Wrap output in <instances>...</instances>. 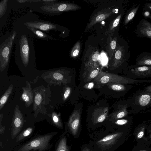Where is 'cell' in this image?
Returning <instances> with one entry per match:
<instances>
[{"label": "cell", "mask_w": 151, "mask_h": 151, "mask_svg": "<svg viewBox=\"0 0 151 151\" xmlns=\"http://www.w3.org/2000/svg\"><path fill=\"white\" fill-rule=\"evenodd\" d=\"M24 25L27 27L36 29L42 31L48 32L56 30L58 29L56 24L42 21H34L26 22Z\"/></svg>", "instance_id": "9"}, {"label": "cell", "mask_w": 151, "mask_h": 151, "mask_svg": "<svg viewBox=\"0 0 151 151\" xmlns=\"http://www.w3.org/2000/svg\"><path fill=\"white\" fill-rule=\"evenodd\" d=\"M32 131L33 129L32 127L28 128L19 135L17 137V141L19 142L28 136L32 133Z\"/></svg>", "instance_id": "27"}, {"label": "cell", "mask_w": 151, "mask_h": 151, "mask_svg": "<svg viewBox=\"0 0 151 151\" xmlns=\"http://www.w3.org/2000/svg\"><path fill=\"white\" fill-rule=\"evenodd\" d=\"M5 129V127H3L2 126L1 127V126L0 127V134H1L2 133H3V132H4V130Z\"/></svg>", "instance_id": "41"}, {"label": "cell", "mask_w": 151, "mask_h": 151, "mask_svg": "<svg viewBox=\"0 0 151 151\" xmlns=\"http://www.w3.org/2000/svg\"><path fill=\"white\" fill-rule=\"evenodd\" d=\"M128 114L126 107L124 106L117 111L113 114V118L117 119L126 116Z\"/></svg>", "instance_id": "23"}, {"label": "cell", "mask_w": 151, "mask_h": 151, "mask_svg": "<svg viewBox=\"0 0 151 151\" xmlns=\"http://www.w3.org/2000/svg\"><path fill=\"white\" fill-rule=\"evenodd\" d=\"M81 7L70 3L55 2L46 4L41 6L40 9L43 11L51 14H58L62 12L76 10L79 9Z\"/></svg>", "instance_id": "5"}, {"label": "cell", "mask_w": 151, "mask_h": 151, "mask_svg": "<svg viewBox=\"0 0 151 151\" xmlns=\"http://www.w3.org/2000/svg\"><path fill=\"white\" fill-rule=\"evenodd\" d=\"M24 123V118L19 106L16 105L14 111L12 124L11 135L12 139L15 138L21 129Z\"/></svg>", "instance_id": "7"}, {"label": "cell", "mask_w": 151, "mask_h": 151, "mask_svg": "<svg viewBox=\"0 0 151 151\" xmlns=\"http://www.w3.org/2000/svg\"><path fill=\"white\" fill-rule=\"evenodd\" d=\"M93 86L94 83L93 82H91L88 84L87 87L89 89H91L93 88Z\"/></svg>", "instance_id": "40"}, {"label": "cell", "mask_w": 151, "mask_h": 151, "mask_svg": "<svg viewBox=\"0 0 151 151\" xmlns=\"http://www.w3.org/2000/svg\"><path fill=\"white\" fill-rule=\"evenodd\" d=\"M56 151H68L65 137H62L60 139Z\"/></svg>", "instance_id": "24"}, {"label": "cell", "mask_w": 151, "mask_h": 151, "mask_svg": "<svg viewBox=\"0 0 151 151\" xmlns=\"http://www.w3.org/2000/svg\"><path fill=\"white\" fill-rule=\"evenodd\" d=\"M127 44H117L113 58V66L119 67L127 64L130 56Z\"/></svg>", "instance_id": "6"}, {"label": "cell", "mask_w": 151, "mask_h": 151, "mask_svg": "<svg viewBox=\"0 0 151 151\" xmlns=\"http://www.w3.org/2000/svg\"><path fill=\"white\" fill-rule=\"evenodd\" d=\"M142 15L145 18L149 17L150 15V12L147 11H145L142 13Z\"/></svg>", "instance_id": "38"}, {"label": "cell", "mask_w": 151, "mask_h": 151, "mask_svg": "<svg viewBox=\"0 0 151 151\" xmlns=\"http://www.w3.org/2000/svg\"><path fill=\"white\" fill-rule=\"evenodd\" d=\"M108 110L107 107L99 108L95 110L92 116L93 123L96 124L103 122L107 116Z\"/></svg>", "instance_id": "15"}, {"label": "cell", "mask_w": 151, "mask_h": 151, "mask_svg": "<svg viewBox=\"0 0 151 151\" xmlns=\"http://www.w3.org/2000/svg\"><path fill=\"white\" fill-rule=\"evenodd\" d=\"M70 92V88L68 87L64 93L63 95V100L65 101L69 96Z\"/></svg>", "instance_id": "34"}, {"label": "cell", "mask_w": 151, "mask_h": 151, "mask_svg": "<svg viewBox=\"0 0 151 151\" xmlns=\"http://www.w3.org/2000/svg\"><path fill=\"white\" fill-rule=\"evenodd\" d=\"M26 27L32 33L31 34H32L36 38L46 40L53 39L52 37L43 32L42 31L34 28Z\"/></svg>", "instance_id": "18"}, {"label": "cell", "mask_w": 151, "mask_h": 151, "mask_svg": "<svg viewBox=\"0 0 151 151\" xmlns=\"http://www.w3.org/2000/svg\"><path fill=\"white\" fill-rule=\"evenodd\" d=\"M144 90L146 92L151 93V85L145 87L144 89Z\"/></svg>", "instance_id": "39"}, {"label": "cell", "mask_w": 151, "mask_h": 151, "mask_svg": "<svg viewBox=\"0 0 151 151\" xmlns=\"http://www.w3.org/2000/svg\"><path fill=\"white\" fill-rule=\"evenodd\" d=\"M112 13V9L110 8L104 9L97 12L91 18L87 26V28H89L95 24L106 19Z\"/></svg>", "instance_id": "13"}, {"label": "cell", "mask_w": 151, "mask_h": 151, "mask_svg": "<svg viewBox=\"0 0 151 151\" xmlns=\"http://www.w3.org/2000/svg\"><path fill=\"white\" fill-rule=\"evenodd\" d=\"M13 88V84H11L2 96L0 100V109L5 105L8 99L11 94Z\"/></svg>", "instance_id": "20"}, {"label": "cell", "mask_w": 151, "mask_h": 151, "mask_svg": "<svg viewBox=\"0 0 151 151\" xmlns=\"http://www.w3.org/2000/svg\"><path fill=\"white\" fill-rule=\"evenodd\" d=\"M23 92L22 98L25 102L26 105L29 106L33 101V96L30 83L27 81L25 87H22Z\"/></svg>", "instance_id": "16"}, {"label": "cell", "mask_w": 151, "mask_h": 151, "mask_svg": "<svg viewBox=\"0 0 151 151\" xmlns=\"http://www.w3.org/2000/svg\"><path fill=\"white\" fill-rule=\"evenodd\" d=\"M140 5L139 4L136 7L131 9L127 15L124 22L125 25H126L134 18L139 7Z\"/></svg>", "instance_id": "22"}, {"label": "cell", "mask_w": 151, "mask_h": 151, "mask_svg": "<svg viewBox=\"0 0 151 151\" xmlns=\"http://www.w3.org/2000/svg\"><path fill=\"white\" fill-rule=\"evenodd\" d=\"M100 58V55L98 51H97L94 52L91 57V59L92 61H96L99 60Z\"/></svg>", "instance_id": "32"}, {"label": "cell", "mask_w": 151, "mask_h": 151, "mask_svg": "<svg viewBox=\"0 0 151 151\" xmlns=\"http://www.w3.org/2000/svg\"><path fill=\"white\" fill-rule=\"evenodd\" d=\"M7 1V0H4L1 1L0 2V16L1 18L5 13Z\"/></svg>", "instance_id": "31"}, {"label": "cell", "mask_w": 151, "mask_h": 151, "mask_svg": "<svg viewBox=\"0 0 151 151\" xmlns=\"http://www.w3.org/2000/svg\"><path fill=\"white\" fill-rule=\"evenodd\" d=\"M82 151H90V150L87 147H86L84 148L82 150Z\"/></svg>", "instance_id": "42"}, {"label": "cell", "mask_w": 151, "mask_h": 151, "mask_svg": "<svg viewBox=\"0 0 151 151\" xmlns=\"http://www.w3.org/2000/svg\"><path fill=\"white\" fill-rule=\"evenodd\" d=\"M117 37H115L110 42L108 47V52L110 57L113 55L115 52L116 46Z\"/></svg>", "instance_id": "26"}, {"label": "cell", "mask_w": 151, "mask_h": 151, "mask_svg": "<svg viewBox=\"0 0 151 151\" xmlns=\"http://www.w3.org/2000/svg\"><path fill=\"white\" fill-rule=\"evenodd\" d=\"M98 70L95 69L92 71L90 74V77L91 78H95L98 75Z\"/></svg>", "instance_id": "37"}, {"label": "cell", "mask_w": 151, "mask_h": 151, "mask_svg": "<svg viewBox=\"0 0 151 151\" xmlns=\"http://www.w3.org/2000/svg\"><path fill=\"white\" fill-rule=\"evenodd\" d=\"M111 88L113 90L118 91H122L125 90L126 89L125 86L123 84L115 83L111 85Z\"/></svg>", "instance_id": "30"}, {"label": "cell", "mask_w": 151, "mask_h": 151, "mask_svg": "<svg viewBox=\"0 0 151 151\" xmlns=\"http://www.w3.org/2000/svg\"><path fill=\"white\" fill-rule=\"evenodd\" d=\"M147 1H151V0H147Z\"/></svg>", "instance_id": "44"}, {"label": "cell", "mask_w": 151, "mask_h": 151, "mask_svg": "<svg viewBox=\"0 0 151 151\" xmlns=\"http://www.w3.org/2000/svg\"><path fill=\"white\" fill-rule=\"evenodd\" d=\"M56 132H53L38 137L20 147L18 151H44L51 147L50 142Z\"/></svg>", "instance_id": "2"}, {"label": "cell", "mask_w": 151, "mask_h": 151, "mask_svg": "<svg viewBox=\"0 0 151 151\" xmlns=\"http://www.w3.org/2000/svg\"><path fill=\"white\" fill-rule=\"evenodd\" d=\"M27 29L26 27L18 31L14 42L16 61L20 62L25 67H27L32 60L35 59L32 35Z\"/></svg>", "instance_id": "1"}, {"label": "cell", "mask_w": 151, "mask_h": 151, "mask_svg": "<svg viewBox=\"0 0 151 151\" xmlns=\"http://www.w3.org/2000/svg\"><path fill=\"white\" fill-rule=\"evenodd\" d=\"M127 122L128 121L127 120L122 119L117 120L115 123L117 124L121 125L126 124Z\"/></svg>", "instance_id": "36"}, {"label": "cell", "mask_w": 151, "mask_h": 151, "mask_svg": "<svg viewBox=\"0 0 151 151\" xmlns=\"http://www.w3.org/2000/svg\"><path fill=\"white\" fill-rule=\"evenodd\" d=\"M144 127H141L137 134V137L138 139H140L143 137L144 134Z\"/></svg>", "instance_id": "33"}, {"label": "cell", "mask_w": 151, "mask_h": 151, "mask_svg": "<svg viewBox=\"0 0 151 151\" xmlns=\"http://www.w3.org/2000/svg\"><path fill=\"white\" fill-rule=\"evenodd\" d=\"M135 65L137 66H151V53L143 52L137 57Z\"/></svg>", "instance_id": "17"}, {"label": "cell", "mask_w": 151, "mask_h": 151, "mask_svg": "<svg viewBox=\"0 0 151 151\" xmlns=\"http://www.w3.org/2000/svg\"><path fill=\"white\" fill-rule=\"evenodd\" d=\"M81 50V43L79 41H78L75 45L71 50L70 55L75 58L77 57L79 54Z\"/></svg>", "instance_id": "25"}, {"label": "cell", "mask_w": 151, "mask_h": 151, "mask_svg": "<svg viewBox=\"0 0 151 151\" xmlns=\"http://www.w3.org/2000/svg\"><path fill=\"white\" fill-rule=\"evenodd\" d=\"M135 33L139 37L151 40V23L145 19H142L137 25Z\"/></svg>", "instance_id": "10"}, {"label": "cell", "mask_w": 151, "mask_h": 151, "mask_svg": "<svg viewBox=\"0 0 151 151\" xmlns=\"http://www.w3.org/2000/svg\"><path fill=\"white\" fill-rule=\"evenodd\" d=\"M150 19H151V15H150L149 17Z\"/></svg>", "instance_id": "43"}, {"label": "cell", "mask_w": 151, "mask_h": 151, "mask_svg": "<svg viewBox=\"0 0 151 151\" xmlns=\"http://www.w3.org/2000/svg\"><path fill=\"white\" fill-rule=\"evenodd\" d=\"M42 94L39 92L36 93L34 99V109L36 110L38 107L40 106L42 99Z\"/></svg>", "instance_id": "28"}, {"label": "cell", "mask_w": 151, "mask_h": 151, "mask_svg": "<svg viewBox=\"0 0 151 151\" xmlns=\"http://www.w3.org/2000/svg\"><path fill=\"white\" fill-rule=\"evenodd\" d=\"M52 117L53 123L56 126L60 128L63 127L61 121L58 115L55 112H53L52 114Z\"/></svg>", "instance_id": "29"}, {"label": "cell", "mask_w": 151, "mask_h": 151, "mask_svg": "<svg viewBox=\"0 0 151 151\" xmlns=\"http://www.w3.org/2000/svg\"><path fill=\"white\" fill-rule=\"evenodd\" d=\"M151 93L147 92L141 95L138 99L139 105L142 106L147 105L151 101Z\"/></svg>", "instance_id": "19"}, {"label": "cell", "mask_w": 151, "mask_h": 151, "mask_svg": "<svg viewBox=\"0 0 151 151\" xmlns=\"http://www.w3.org/2000/svg\"><path fill=\"white\" fill-rule=\"evenodd\" d=\"M17 34L14 31L0 46V70L3 71L7 67L9 60L13 44Z\"/></svg>", "instance_id": "3"}, {"label": "cell", "mask_w": 151, "mask_h": 151, "mask_svg": "<svg viewBox=\"0 0 151 151\" xmlns=\"http://www.w3.org/2000/svg\"><path fill=\"white\" fill-rule=\"evenodd\" d=\"M150 137H151V136H150Z\"/></svg>", "instance_id": "45"}, {"label": "cell", "mask_w": 151, "mask_h": 151, "mask_svg": "<svg viewBox=\"0 0 151 151\" xmlns=\"http://www.w3.org/2000/svg\"><path fill=\"white\" fill-rule=\"evenodd\" d=\"M95 80L101 84L114 83L121 84H132L151 82V80H135L103 72H100Z\"/></svg>", "instance_id": "4"}, {"label": "cell", "mask_w": 151, "mask_h": 151, "mask_svg": "<svg viewBox=\"0 0 151 151\" xmlns=\"http://www.w3.org/2000/svg\"><path fill=\"white\" fill-rule=\"evenodd\" d=\"M143 10L149 12H151V4L147 3H145L143 7Z\"/></svg>", "instance_id": "35"}, {"label": "cell", "mask_w": 151, "mask_h": 151, "mask_svg": "<svg viewBox=\"0 0 151 151\" xmlns=\"http://www.w3.org/2000/svg\"><path fill=\"white\" fill-rule=\"evenodd\" d=\"M122 15V13H120V14L112 21L108 28V31L109 32H114L117 28Z\"/></svg>", "instance_id": "21"}, {"label": "cell", "mask_w": 151, "mask_h": 151, "mask_svg": "<svg viewBox=\"0 0 151 151\" xmlns=\"http://www.w3.org/2000/svg\"><path fill=\"white\" fill-rule=\"evenodd\" d=\"M63 71L56 70L46 72L43 74L42 77L46 81H47L50 83L58 84L64 78Z\"/></svg>", "instance_id": "12"}, {"label": "cell", "mask_w": 151, "mask_h": 151, "mask_svg": "<svg viewBox=\"0 0 151 151\" xmlns=\"http://www.w3.org/2000/svg\"><path fill=\"white\" fill-rule=\"evenodd\" d=\"M80 119V113L75 111L70 117L68 126L71 132L74 135H76L79 129Z\"/></svg>", "instance_id": "14"}, {"label": "cell", "mask_w": 151, "mask_h": 151, "mask_svg": "<svg viewBox=\"0 0 151 151\" xmlns=\"http://www.w3.org/2000/svg\"><path fill=\"white\" fill-rule=\"evenodd\" d=\"M122 135L123 133L120 132L109 134L99 140L97 144L102 149L109 148L116 143Z\"/></svg>", "instance_id": "11"}, {"label": "cell", "mask_w": 151, "mask_h": 151, "mask_svg": "<svg viewBox=\"0 0 151 151\" xmlns=\"http://www.w3.org/2000/svg\"><path fill=\"white\" fill-rule=\"evenodd\" d=\"M130 71L133 79L151 77V66L131 65Z\"/></svg>", "instance_id": "8"}]
</instances>
